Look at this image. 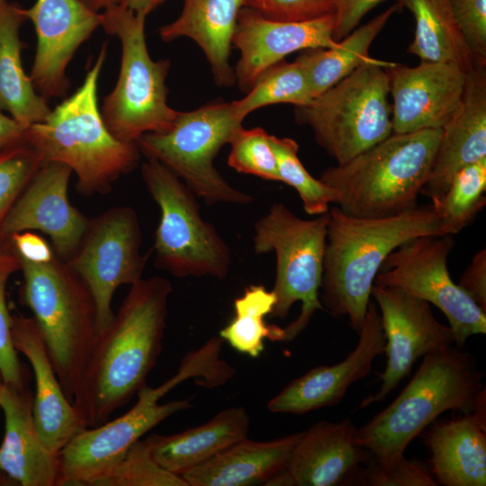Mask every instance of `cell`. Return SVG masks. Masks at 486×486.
Instances as JSON below:
<instances>
[{
    "label": "cell",
    "instance_id": "6da1fadb",
    "mask_svg": "<svg viewBox=\"0 0 486 486\" xmlns=\"http://www.w3.org/2000/svg\"><path fill=\"white\" fill-rule=\"evenodd\" d=\"M172 290L161 276L131 284L98 335L72 402L86 428L106 422L146 385L162 350Z\"/></svg>",
    "mask_w": 486,
    "mask_h": 486
},
{
    "label": "cell",
    "instance_id": "7a4b0ae2",
    "mask_svg": "<svg viewBox=\"0 0 486 486\" xmlns=\"http://www.w3.org/2000/svg\"><path fill=\"white\" fill-rule=\"evenodd\" d=\"M320 300L359 331L374 279L387 256L417 238L443 234L432 203L383 218H359L329 208Z\"/></svg>",
    "mask_w": 486,
    "mask_h": 486
},
{
    "label": "cell",
    "instance_id": "3957f363",
    "mask_svg": "<svg viewBox=\"0 0 486 486\" xmlns=\"http://www.w3.org/2000/svg\"><path fill=\"white\" fill-rule=\"evenodd\" d=\"M103 44L83 84L46 119L28 126L23 140L45 162L68 166L82 194H105L140 158L136 143L117 139L107 128L98 105V79L106 58Z\"/></svg>",
    "mask_w": 486,
    "mask_h": 486
},
{
    "label": "cell",
    "instance_id": "277c9868",
    "mask_svg": "<svg viewBox=\"0 0 486 486\" xmlns=\"http://www.w3.org/2000/svg\"><path fill=\"white\" fill-rule=\"evenodd\" d=\"M483 391L482 374L469 352L451 346L429 353L394 400L356 428L355 440L387 467L443 412L473 411Z\"/></svg>",
    "mask_w": 486,
    "mask_h": 486
},
{
    "label": "cell",
    "instance_id": "5b68a950",
    "mask_svg": "<svg viewBox=\"0 0 486 486\" xmlns=\"http://www.w3.org/2000/svg\"><path fill=\"white\" fill-rule=\"evenodd\" d=\"M442 129L392 133L350 160L331 166L320 180L338 193L346 214L383 218L415 208L426 184Z\"/></svg>",
    "mask_w": 486,
    "mask_h": 486
},
{
    "label": "cell",
    "instance_id": "8992f818",
    "mask_svg": "<svg viewBox=\"0 0 486 486\" xmlns=\"http://www.w3.org/2000/svg\"><path fill=\"white\" fill-rule=\"evenodd\" d=\"M219 361L214 350L203 345L187 354L175 375L161 385H144L135 405L127 412L99 426L77 433L61 450L58 486H94L123 457L142 436L176 412L192 408L188 400L159 403V400L181 382L200 378L202 386L217 378Z\"/></svg>",
    "mask_w": 486,
    "mask_h": 486
},
{
    "label": "cell",
    "instance_id": "52a82bcc",
    "mask_svg": "<svg viewBox=\"0 0 486 486\" xmlns=\"http://www.w3.org/2000/svg\"><path fill=\"white\" fill-rule=\"evenodd\" d=\"M19 258L22 301L33 314L60 385L72 403L98 337L93 297L83 280L57 256L47 263Z\"/></svg>",
    "mask_w": 486,
    "mask_h": 486
},
{
    "label": "cell",
    "instance_id": "ba28073f",
    "mask_svg": "<svg viewBox=\"0 0 486 486\" xmlns=\"http://www.w3.org/2000/svg\"><path fill=\"white\" fill-rule=\"evenodd\" d=\"M145 21L146 16L119 3L102 13L101 26L121 41L122 59L118 80L104 98L101 113L112 135L131 143L146 133L167 130L178 112L167 104L170 61L151 58Z\"/></svg>",
    "mask_w": 486,
    "mask_h": 486
},
{
    "label": "cell",
    "instance_id": "9c48e42d",
    "mask_svg": "<svg viewBox=\"0 0 486 486\" xmlns=\"http://www.w3.org/2000/svg\"><path fill=\"white\" fill-rule=\"evenodd\" d=\"M394 62L373 58L296 108V120L309 125L317 143L343 164L392 133L389 79Z\"/></svg>",
    "mask_w": 486,
    "mask_h": 486
},
{
    "label": "cell",
    "instance_id": "30bf717a",
    "mask_svg": "<svg viewBox=\"0 0 486 486\" xmlns=\"http://www.w3.org/2000/svg\"><path fill=\"white\" fill-rule=\"evenodd\" d=\"M245 118L234 102L206 104L178 112L167 130L146 133L136 144L146 158L170 169L206 204H248L253 197L231 186L214 166L220 149L230 143Z\"/></svg>",
    "mask_w": 486,
    "mask_h": 486
},
{
    "label": "cell",
    "instance_id": "8fae6325",
    "mask_svg": "<svg viewBox=\"0 0 486 486\" xmlns=\"http://www.w3.org/2000/svg\"><path fill=\"white\" fill-rule=\"evenodd\" d=\"M328 212L312 220L296 216L286 205L275 202L254 226L256 254L274 251L276 302L270 314L285 318L291 307L302 302L299 316L284 328V341H292L310 323L317 310H324L320 300L327 241Z\"/></svg>",
    "mask_w": 486,
    "mask_h": 486
},
{
    "label": "cell",
    "instance_id": "7c38bea8",
    "mask_svg": "<svg viewBox=\"0 0 486 486\" xmlns=\"http://www.w3.org/2000/svg\"><path fill=\"white\" fill-rule=\"evenodd\" d=\"M141 176L160 210L154 241L156 266L179 278L225 279L231 266L230 248L202 218L194 192L155 159L146 158Z\"/></svg>",
    "mask_w": 486,
    "mask_h": 486
},
{
    "label": "cell",
    "instance_id": "4fadbf2b",
    "mask_svg": "<svg viewBox=\"0 0 486 486\" xmlns=\"http://www.w3.org/2000/svg\"><path fill=\"white\" fill-rule=\"evenodd\" d=\"M454 244L448 234L402 244L387 256L374 284L397 287L434 304L447 318L454 345L461 347L471 336L486 333V312L449 274L447 260Z\"/></svg>",
    "mask_w": 486,
    "mask_h": 486
},
{
    "label": "cell",
    "instance_id": "5bb4252c",
    "mask_svg": "<svg viewBox=\"0 0 486 486\" xmlns=\"http://www.w3.org/2000/svg\"><path fill=\"white\" fill-rule=\"evenodd\" d=\"M141 238L135 210L112 207L89 220L77 250L67 262L93 297L98 335L113 320L116 289L142 279L147 256L140 254Z\"/></svg>",
    "mask_w": 486,
    "mask_h": 486
},
{
    "label": "cell",
    "instance_id": "9a60e30c",
    "mask_svg": "<svg viewBox=\"0 0 486 486\" xmlns=\"http://www.w3.org/2000/svg\"><path fill=\"white\" fill-rule=\"evenodd\" d=\"M371 296L382 320L387 362L379 390L361 400V409L383 400L419 357L454 344L451 328L436 319L428 302L397 287L375 284Z\"/></svg>",
    "mask_w": 486,
    "mask_h": 486
},
{
    "label": "cell",
    "instance_id": "2e32d148",
    "mask_svg": "<svg viewBox=\"0 0 486 486\" xmlns=\"http://www.w3.org/2000/svg\"><path fill=\"white\" fill-rule=\"evenodd\" d=\"M72 170L58 162L43 163L10 210L2 237L39 230L50 238L56 256L68 262L77 250L89 220L68 199Z\"/></svg>",
    "mask_w": 486,
    "mask_h": 486
},
{
    "label": "cell",
    "instance_id": "e0dca14e",
    "mask_svg": "<svg viewBox=\"0 0 486 486\" xmlns=\"http://www.w3.org/2000/svg\"><path fill=\"white\" fill-rule=\"evenodd\" d=\"M392 97L393 133L442 129L458 108L467 73L445 62L398 63L385 68Z\"/></svg>",
    "mask_w": 486,
    "mask_h": 486
},
{
    "label": "cell",
    "instance_id": "ac0fdd59",
    "mask_svg": "<svg viewBox=\"0 0 486 486\" xmlns=\"http://www.w3.org/2000/svg\"><path fill=\"white\" fill-rule=\"evenodd\" d=\"M34 25L37 49L30 77L45 98L62 97L69 87L66 69L75 52L102 24V13L80 0H36L24 9Z\"/></svg>",
    "mask_w": 486,
    "mask_h": 486
},
{
    "label": "cell",
    "instance_id": "d6986e66",
    "mask_svg": "<svg viewBox=\"0 0 486 486\" xmlns=\"http://www.w3.org/2000/svg\"><path fill=\"white\" fill-rule=\"evenodd\" d=\"M335 14L308 21L285 22L243 7L232 39V45L240 52L234 69L235 82L241 91L248 92L265 70L292 52L335 46Z\"/></svg>",
    "mask_w": 486,
    "mask_h": 486
},
{
    "label": "cell",
    "instance_id": "ffe728a7",
    "mask_svg": "<svg viewBox=\"0 0 486 486\" xmlns=\"http://www.w3.org/2000/svg\"><path fill=\"white\" fill-rule=\"evenodd\" d=\"M356 347L341 362L319 365L290 382L267 403L273 413L302 415L338 404L349 387L366 377L384 353L385 337L378 307L370 301Z\"/></svg>",
    "mask_w": 486,
    "mask_h": 486
},
{
    "label": "cell",
    "instance_id": "44dd1931",
    "mask_svg": "<svg viewBox=\"0 0 486 486\" xmlns=\"http://www.w3.org/2000/svg\"><path fill=\"white\" fill-rule=\"evenodd\" d=\"M356 430L349 418L313 424L303 431L286 470L270 485L334 486L356 481L361 467L374 458L356 444Z\"/></svg>",
    "mask_w": 486,
    "mask_h": 486
},
{
    "label": "cell",
    "instance_id": "7402d4cb",
    "mask_svg": "<svg viewBox=\"0 0 486 486\" xmlns=\"http://www.w3.org/2000/svg\"><path fill=\"white\" fill-rule=\"evenodd\" d=\"M13 344L30 362L34 377L32 416L45 447L58 455L65 446L86 428L60 385L40 330L33 317L12 315Z\"/></svg>",
    "mask_w": 486,
    "mask_h": 486
},
{
    "label": "cell",
    "instance_id": "603a6c76",
    "mask_svg": "<svg viewBox=\"0 0 486 486\" xmlns=\"http://www.w3.org/2000/svg\"><path fill=\"white\" fill-rule=\"evenodd\" d=\"M33 392L0 379L4 435L0 445V485L58 486L59 457L40 441L32 416Z\"/></svg>",
    "mask_w": 486,
    "mask_h": 486
},
{
    "label": "cell",
    "instance_id": "cb8c5ba5",
    "mask_svg": "<svg viewBox=\"0 0 486 486\" xmlns=\"http://www.w3.org/2000/svg\"><path fill=\"white\" fill-rule=\"evenodd\" d=\"M485 399L483 391L473 411L429 425L425 444L437 485H486Z\"/></svg>",
    "mask_w": 486,
    "mask_h": 486
},
{
    "label": "cell",
    "instance_id": "d4e9b609",
    "mask_svg": "<svg viewBox=\"0 0 486 486\" xmlns=\"http://www.w3.org/2000/svg\"><path fill=\"white\" fill-rule=\"evenodd\" d=\"M486 158V70L467 73L462 101L442 127L441 138L421 194L433 198L445 192L462 167Z\"/></svg>",
    "mask_w": 486,
    "mask_h": 486
},
{
    "label": "cell",
    "instance_id": "484cf974",
    "mask_svg": "<svg viewBox=\"0 0 486 486\" xmlns=\"http://www.w3.org/2000/svg\"><path fill=\"white\" fill-rule=\"evenodd\" d=\"M302 433L264 442L246 437L181 477L188 486L268 485L286 470Z\"/></svg>",
    "mask_w": 486,
    "mask_h": 486
},
{
    "label": "cell",
    "instance_id": "4316f807",
    "mask_svg": "<svg viewBox=\"0 0 486 486\" xmlns=\"http://www.w3.org/2000/svg\"><path fill=\"white\" fill-rule=\"evenodd\" d=\"M246 0H183L179 16L159 28L160 38L171 41L186 37L204 53L216 84L235 83L230 64L232 39L240 10Z\"/></svg>",
    "mask_w": 486,
    "mask_h": 486
},
{
    "label": "cell",
    "instance_id": "83f0119b",
    "mask_svg": "<svg viewBox=\"0 0 486 486\" xmlns=\"http://www.w3.org/2000/svg\"><path fill=\"white\" fill-rule=\"evenodd\" d=\"M249 425L246 410L235 407L198 427L170 436L153 434L145 440L157 463L181 476L248 437Z\"/></svg>",
    "mask_w": 486,
    "mask_h": 486
},
{
    "label": "cell",
    "instance_id": "f1b7e54d",
    "mask_svg": "<svg viewBox=\"0 0 486 486\" xmlns=\"http://www.w3.org/2000/svg\"><path fill=\"white\" fill-rule=\"evenodd\" d=\"M25 20L20 5L7 2L0 6V111L28 127L43 122L51 109L22 68L21 54L26 44L20 29Z\"/></svg>",
    "mask_w": 486,
    "mask_h": 486
},
{
    "label": "cell",
    "instance_id": "f546056e",
    "mask_svg": "<svg viewBox=\"0 0 486 486\" xmlns=\"http://www.w3.org/2000/svg\"><path fill=\"white\" fill-rule=\"evenodd\" d=\"M415 21L408 51L421 61L452 63L466 73L475 68L473 55L456 22L449 0H397Z\"/></svg>",
    "mask_w": 486,
    "mask_h": 486
},
{
    "label": "cell",
    "instance_id": "4dcf8cb0",
    "mask_svg": "<svg viewBox=\"0 0 486 486\" xmlns=\"http://www.w3.org/2000/svg\"><path fill=\"white\" fill-rule=\"evenodd\" d=\"M400 9L396 3L367 23L354 29L335 46L308 49L296 58L306 75L313 98L373 59L369 56L371 44Z\"/></svg>",
    "mask_w": 486,
    "mask_h": 486
},
{
    "label": "cell",
    "instance_id": "1f68e13d",
    "mask_svg": "<svg viewBox=\"0 0 486 486\" xmlns=\"http://www.w3.org/2000/svg\"><path fill=\"white\" fill-rule=\"evenodd\" d=\"M275 302L274 292L264 285L246 287L243 294L235 299V316L220 329V338L238 352L253 358L263 352L265 339L284 341V328L267 325L265 320L272 313Z\"/></svg>",
    "mask_w": 486,
    "mask_h": 486
},
{
    "label": "cell",
    "instance_id": "d6a6232c",
    "mask_svg": "<svg viewBox=\"0 0 486 486\" xmlns=\"http://www.w3.org/2000/svg\"><path fill=\"white\" fill-rule=\"evenodd\" d=\"M486 158L467 165L453 176L445 192L432 199L443 234L468 226L486 203Z\"/></svg>",
    "mask_w": 486,
    "mask_h": 486
},
{
    "label": "cell",
    "instance_id": "836d02e7",
    "mask_svg": "<svg viewBox=\"0 0 486 486\" xmlns=\"http://www.w3.org/2000/svg\"><path fill=\"white\" fill-rule=\"evenodd\" d=\"M313 99L306 75L295 60H284L265 70L243 98L233 101L238 112L247 117L255 110L276 104L296 107L308 105Z\"/></svg>",
    "mask_w": 486,
    "mask_h": 486
},
{
    "label": "cell",
    "instance_id": "e575fe53",
    "mask_svg": "<svg viewBox=\"0 0 486 486\" xmlns=\"http://www.w3.org/2000/svg\"><path fill=\"white\" fill-rule=\"evenodd\" d=\"M270 143L276 158L280 182L295 189L308 214L327 213L329 205L337 202V191L307 171L299 159V145L294 140L270 135Z\"/></svg>",
    "mask_w": 486,
    "mask_h": 486
},
{
    "label": "cell",
    "instance_id": "d590c367",
    "mask_svg": "<svg viewBox=\"0 0 486 486\" xmlns=\"http://www.w3.org/2000/svg\"><path fill=\"white\" fill-rule=\"evenodd\" d=\"M21 270V261L8 237L0 238V374L3 382L22 388L29 384V372L19 361L12 338V315L6 303V284Z\"/></svg>",
    "mask_w": 486,
    "mask_h": 486
},
{
    "label": "cell",
    "instance_id": "8d00e7d4",
    "mask_svg": "<svg viewBox=\"0 0 486 486\" xmlns=\"http://www.w3.org/2000/svg\"><path fill=\"white\" fill-rule=\"evenodd\" d=\"M94 486H188L153 458L145 439L134 443L121 461Z\"/></svg>",
    "mask_w": 486,
    "mask_h": 486
},
{
    "label": "cell",
    "instance_id": "74e56055",
    "mask_svg": "<svg viewBox=\"0 0 486 486\" xmlns=\"http://www.w3.org/2000/svg\"><path fill=\"white\" fill-rule=\"evenodd\" d=\"M230 145L228 165L237 172L269 181H280L270 135L262 128L244 129L235 134Z\"/></svg>",
    "mask_w": 486,
    "mask_h": 486
},
{
    "label": "cell",
    "instance_id": "f35d334b",
    "mask_svg": "<svg viewBox=\"0 0 486 486\" xmlns=\"http://www.w3.org/2000/svg\"><path fill=\"white\" fill-rule=\"evenodd\" d=\"M42 164L40 156L24 140L0 152V238L10 210Z\"/></svg>",
    "mask_w": 486,
    "mask_h": 486
},
{
    "label": "cell",
    "instance_id": "ab89813d",
    "mask_svg": "<svg viewBox=\"0 0 486 486\" xmlns=\"http://www.w3.org/2000/svg\"><path fill=\"white\" fill-rule=\"evenodd\" d=\"M356 482L370 486H436L428 465L419 460L400 457L382 467L372 462L359 470Z\"/></svg>",
    "mask_w": 486,
    "mask_h": 486
},
{
    "label": "cell",
    "instance_id": "60d3db41",
    "mask_svg": "<svg viewBox=\"0 0 486 486\" xmlns=\"http://www.w3.org/2000/svg\"><path fill=\"white\" fill-rule=\"evenodd\" d=\"M476 67L486 66V0H449Z\"/></svg>",
    "mask_w": 486,
    "mask_h": 486
},
{
    "label": "cell",
    "instance_id": "b9f144b4",
    "mask_svg": "<svg viewBox=\"0 0 486 486\" xmlns=\"http://www.w3.org/2000/svg\"><path fill=\"white\" fill-rule=\"evenodd\" d=\"M340 2L341 0H258L248 8L269 19L299 22L335 14Z\"/></svg>",
    "mask_w": 486,
    "mask_h": 486
},
{
    "label": "cell",
    "instance_id": "7bdbcfd3",
    "mask_svg": "<svg viewBox=\"0 0 486 486\" xmlns=\"http://www.w3.org/2000/svg\"><path fill=\"white\" fill-rule=\"evenodd\" d=\"M465 293L486 312V249L479 250L464 270L458 284Z\"/></svg>",
    "mask_w": 486,
    "mask_h": 486
},
{
    "label": "cell",
    "instance_id": "ee69618b",
    "mask_svg": "<svg viewBox=\"0 0 486 486\" xmlns=\"http://www.w3.org/2000/svg\"><path fill=\"white\" fill-rule=\"evenodd\" d=\"M382 0H341L335 14L333 38L339 41L356 28L363 17Z\"/></svg>",
    "mask_w": 486,
    "mask_h": 486
},
{
    "label": "cell",
    "instance_id": "f6af8a7d",
    "mask_svg": "<svg viewBox=\"0 0 486 486\" xmlns=\"http://www.w3.org/2000/svg\"><path fill=\"white\" fill-rule=\"evenodd\" d=\"M8 238L17 255L25 260L47 263L56 256L51 245L31 230L14 233Z\"/></svg>",
    "mask_w": 486,
    "mask_h": 486
},
{
    "label": "cell",
    "instance_id": "bcb514c9",
    "mask_svg": "<svg viewBox=\"0 0 486 486\" xmlns=\"http://www.w3.org/2000/svg\"><path fill=\"white\" fill-rule=\"evenodd\" d=\"M24 127L11 116L0 111V152L23 140Z\"/></svg>",
    "mask_w": 486,
    "mask_h": 486
},
{
    "label": "cell",
    "instance_id": "7dc6e473",
    "mask_svg": "<svg viewBox=\"0 0 486 486\" xmlns=\"http://www.w3.org/2000/svg\"><path fill=\"white\" fill-rule=\"evenodd\" d=\"M165 0H117L137 14L146 16L160 5Z\"/></svg>",
    "mask_w": 486,
    "mask_h": 486
},
{
    "label": "cell",
    "instance_id": "c3c4849f",
    "mask_svg": "<svg viewBox=\"0 0 486 486\" xmlns=\"http://www.w3.org/2000/svg\"><path fill=\"white\" fill-rule=\"evenodd\" d=\"M89 8L95 12L100 10H104L110 5H112L117 3V0H80Z\"/></svg>",
    "mask_w": 486,
    "mask_h": 486
},
{
    "label": "cell",
    "instance_id": "681fc988",
    "mask_svg": "<svg viewBox=\"0 0 486 486\" xmlns=\"http://www.w3.org/2000/svg\"><path fill=\"white\" fill-rule=\"evenodd\" d=\"M7 2H8V0H0V6H1L2 4H4L7 3Z\"/></svg>",
    "mask_w": 486,
    "mask_h": 486
},
{
    "label": "cell",
    "instance_id": "f907efd6",
    "mask_svg": "<svg viewBox=\"0 0 486 486\" xmlns=\"http://www.w3.org/2000/svg\"><path fill=\"white\" fill-rule=\"evenodd\" d=\"M0 379H2V376H1V374H0Z\"/></svg>",
    "mask_w": 486,
    "mask_h": 486
}]
</instances>
